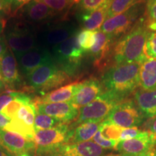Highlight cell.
I'll list each match as a JSON object with an SVG mask.
<instances>
[{
  "label": "cell",
  "mask_w": 156,
  "mask_h": 156,
  "mask_svg": "<svg viewBox=\"0 0 156 156\" xmlns=\"http://www.w3.org/2000/svg\"><path fill=\"white\" fill-rule=\"evenodd\" d=\"M56 15V12L39 0H32L21 9V15L26 22L34 24L49 21Z\"/></svg>",
  "instance_id": "e0dca14e"
},
{
  "label": "cell",
  "mask_w": 156,
  "mask_h": 156,
  "mask_svg": "<svg viewBox=\"0 0 156 156\" xmlns=\"http://www.w3.org/2000/svg\"><path fill=\"white\" fill-rule=\"evenodd\" d=\"M4 86H5V84H4L2 77L1 71H0V88H2Z\"/></svg>",
  "instance_id": "bcb514c9"
},
{
  "label": "cell",
  "mask_w": 156,
  "mask_h": 156,
  "mask_svg": "<svg viewBox=\"0 0 156 156\" xmlns=\"http://www.w3.org/2000/svg\"><path fill=\"white\" fill-rule=\"evenodd\" d=\"M145 119L134 100L126 99L116 105L105 120L120 127L131 128L142 125Z\"/></svg>",
  "instance_id": "52a82bcc"
},
{
  "label": "cell",
  "mask_w": 156,
  "mask_h": 156,
  "mask_svg": "<svg viewBox=\"0 0 156 156\" xmlns=\"http://www.w3.org/2000/svg\"><path fill=\"white\" fill-rule=\"evenodd\" d=\"M104 87L96 78H90L80 82L71 102L78 108L86 106L104 93Z\"/></svg>",
  "instance_id": "2e32d148"
},
{
  "label": "cell",
  "mask_w": 156,
  "mask_h": 156,
  "mask_svg": "<svg viewBox=\"0 0 156 156\" xmlns=\"http://www.w3.org/2000/svg\"><path fill=\"white\" fill-rule=\"evenodd\" d=\"M149 32L145 15L131 30L113 44L106 63L107 69L113 66L126 64H142L147 61L144 48Z\"/></svg>",
  "instance_id": "6da1fadb"
},
{
  "label": "cell",
  "mask_w": 156,
  "mask_h": 156,
  "mask_svg": "<svg viewBox=\"0 0 156 156\" xmlns=\"http://www.w3.org/2000/svg\"><path fill=\"white\" fill-rule=\"evenodd\" d=\"M80 82L67 84L58 88L45 93L42 97L38 98L35 103H51L69 102L73 98Z\"/></svg>",
  "instance_id": "ffe728a7"
},
{
  "label": "cell",
  "mask_w": 156,
  "mask_h": 156,
  "mask_svg": "<svg viewBox=\"0 0 156 156\" xmlns=\"http://www.w3.org/2000/svg\"><path fill=\"white\" fill-rule=\"evenodd\" d=\"M144 127L145 129L142 130L150 132L153 134L155 140H156V116L153 118L148 119L146 122H144Z\"/></svg>",
  "instance_id": "ab89813d"
},
{
  "label": "cell",
  "mask_w": 156,
  "mask_h": 156,
  "mask_svg": "<svg viewBox=\"0 0 156 156\" xmlns=\"http://www.w3.org/2000/svg\"><path fill=\"white\" fill-rule=\"evenodd\" d=\"M115 41L101 30L95 31V44L89 51L94 58V64L99 69L106 67L107 58Z\"/></svg>",
  "instance_id": "ac0fdd59"
},
{
  "label": "cell",
  "mask_w": 156,
  "mask_h": 156,
  "mask_svg": "<svg viewBox=\"0 0 156 156\" xmlns=\"http://www.w3.org/2000/svg\"><path fill=\"white\" fill-rule=\"evenodd\" d=\"M145 23L150 31H156V0H147L145 9Z\"/></svg>",
  "instance_id": "1f68e13d"
},
{
  "label": "cell",
  "mask_w": 156,
  "mask_h": 156,
  "mask_svg": "<svg viewBox=\"0 0 156 156\" xmlns=\"http://www.w3.org/2000/svg\"><path fill=\"white\" fill-rule=\"evenodd\" d=\"M31 98L28 95L20 92L17 96L10 101L8 104L1 111L2 114L7 117L9 120L14 119L17 113L21 108V107L25 104L31 102Z\"/></svg>",
  "instance_id": "d4e9b609"
},
{
  "label": "cell",
  "mask_w": 156,
  "mask_h": 156,
  "mask_svg": "<svg viewBox=\"0 0 156 156\" xmlns=\"http://www.w3.org/2000/svg\"><path fill=\"white\" fill-rule=\"evenodd\" d=\"M103 156H125V155H116V154H108V155H103Z\"/></svg>",
  "instance_id": "c3c4849f"
},
{
  "label": "cell",
  "mask_w": 156,
  "mask_h": 156,
  "mask_svg": "<svg viewBox=\"0 0 156 156\" xmlns=\"http://www.w3.org/2000/svg\"><path fill=\"white\" fill-rule=\"evenodd\" d=\"M101 123L84 122L70 128L67 143L76 144L90 141L98 130Z\"/></svg>",
  "instance_id": "603a6c76"
},
{
  "label": "cell",
  "mask_w": 156,
  "mask_h": 156,
  "mask_svg": "<svg viewBox=\"0 0 156 156\" xmlns=\"http://www.w3.org/2000/svg\"><path fill=\"white\" fill-rule=\"evenodd\" d=\"M142 129L137 127H131V128H124L121 134L120 140H126L133 139L136 136H139L142 132Z\"/></svg>",
  "instance_id": "74e56055"
},
{
  "label": "cell",
  "mask_w": 156,
  "mask_h": 156,
  "mask_svg": "<svg viewBox=\"0 0 156 156\" xmlns=\"http://www.w3.org/2000/svg\"><path fill=\"white\" fill-rule=\"evenodd\" d=\"M145 2L136 3L124 12L107 18L103 23L101 31L110 36L114 41L120 38L145 16Z\"/></svg>",
  "instance_id": "277c9868"
},
{
  "label": "cell",
  "mask_w": 156,
  "mask_h": 156,
  "mask_svg": "<svg viewBox=\"0 0 156 156\" xmlns=\"http://www.w3.org/2000/svg\"><path fill=\"white\" fill-rule=\"evenodd\" d=\"M5 40L15 56L38 46L37 34L34 29L21 21L13 22L9 25Z\"/></svg>",
  "instance_id": "5b68a950"
},
{
  "label": "cell",
  "mask_w": 156,
  "mask_h": 156,
  "mask_svg": "<svg viewBox=\"0 0 156 156\" xmlns=\"http://www.w3.org/2000/svg\"><path fill=\"white\" fill-rule=\"evenodd\" d=\"M62 72L54 60L42 64L26 76L28 85L34 90L43 94L51 81Z\"/></svg>",
  "instance_id": "7c38bea8"
},
{
  "label": "cell",
  "mask_w": 156,
  "mask_h": 156,
  "mask_svg": "<svg viewBox=\"0 0 156 156\" xmlns=\"http://www.w3.org/2000/svg\"><path fill=\"white\" fill-rule=\"evenodd\" d=\"M37 112L50 116L62 124H69L75 122L79 114V108L71 101L62 103H36Z\"/></svg>",
  "instance_id": "4fadbf2b"
},
{
  "label": "cell",
  "mask_w": 156,
  "mask_h": 156,
  "mask_svg": "<svg viewBox=\"0 0 156 156\" xmlns=\"http://www.w3.org/2000/svg\"><path fill=\"white\" fill-rule=\"evenodd\" d=\"M112 0H80L78 2L83 12H90Z\"/></svg>",
  "instance_id": "e575fe53"
},
{
  "label": "cell",
  "mask_w": 156,
  "mask_h": 156,
  "mask_svg": "<svg viewBox=\"0 0 156 156\" xmlns=\"http://www.w3.org/2000/svg\"><path fill=\"white\" fill-rule=\"evenodd\" d=\"M105 153L104 149L90 140L81 143H65L48 149L36 148L35 156H103Z\"/></svg>",
  "instance_id": "ba28073f"
},
{
  "label": "cell",
  "mask_w": 156,
  "mask_h": 156,
  "mask_svg": "<svg viewBox=\"0 0 156 156\" xmlns=\"http://www.w3.org/2000/svg\"><path fill=\"white\" fill-rule=\"evenodd\" d=\"M6 25V20L5 18H2V17H0V35L3 33L4 29L5 28Z\"/></svg>",
  "instance_id": "f6af8a7d"
},
{
  "label": "cell",
  "mask_w": 156,
  "mask_h": 156,
  "mask_svg": "<svg viewBox=\"0 0 156 156\" xmlns=\"http://www.w3.org/2000/svg\"><path fill=\"white\" fill-rule=\"evenodd\" d=\"M78 44L84 51H89L95 44V31L83 29L77 33Z\"/></svg>",
  "instance_id": "4dcf8cb0"
},
{
  "label": "cell",
  "mask_w": 156,
  "mask_h": 156,
  "mask_svg": "<svg viewBox=\"0 0 156 156\" xmlns=\"http://www.w3.org/2000/svg\"><path fill=\"white\" fill-rule=\"evenodd\" d=\"M155 138L148 131L143 130L133 139L120 140L115 151L125 156H145L153 148Z\"/></svg>",
  "instance_id": "9c48e42d"
},
{
  "label": "cell",
  "mask_w": 156,
  "mask_h": 156,
  "mask_svg": "<svg viewBox=\"0 0 156 156\" xmlns=\"http://www.w3.org/2000/svg\"><path fill=\"white\" fill-rule=\"evenodd\" d=\"M0 156H14L0 145Z\"/></svg>",
  "instance_id": "ee69618b"
},
{
  "label": "cell",
  "mask_w": 156,
  "mask_h": 156,
  "mask_svg": "<svg viewBox=\"0 0 156 156\" xmlns=\"http://www.w3.org/2000/svg\"><path fill=\"white\" fill-rule=\"evenodd\" d=\"M36 113V103L31 101L30 103L21 107L14 119L20 121L29 127L34 128V121Z\"/></svg>",
  "instance_id": "484cf974"
},
{
  "label": "cell",
  "mask_w": 156,
  "mask_h": 156,
  "mask_svg": "<svg viewBox=\"0 0 156 156\" xmlns=\"http://www.w3.org/2000/svg\"><path fill=\"white\" fill-rule=\"evenodd\" d=\"M80 2V0H75V2L76 3H78Z\"/></svg>",
  "instance_id": "681fc988"
},
{
  "label": "cell",
  "mask_w": 156,
  "mask_h": 156,
  "mask_svg": "<svg viewBox=\"0 0 156 156\" xmlns=\"http://www.w3.org/2000/svg\"><path fill=\"white\" fill-rule=\"evenodd\" d=\"M60 124L62 123H60L53 117L37 112L34 121L35 131L37 132L39 130L48 129L53 128Z\"/></svg>",
  "instance_id": "f546056e"
},
{
  "label": "cell",
  "mask_w": 156,
  "mask_h": 156,
  "mask_svg": "<svg viewBox=\"0 0 156 156\" xmlns=\"http://www.w3.org/2000/svg\"><path fill=\"white\" fill-rule=\"evenodd\" d=\"M126 99L114 93L105 90L95 100L79 109L77 118L70 128L75 127L84 122H103L116 105Z\"/></svg>",
  "instance_id": "3957f363"
},
{
  "label": "cell",
  "mask_w": 156,
  "mask_h": 156,
  "mask_svg": "<svg viewBox=\"0 0 156 156\" xmlns=\"http://www.w3.org/2000/svg\"><path fill=\"white\" fill-rule=\"evenodd\" d=\"M77 33L56 45L51 51L54 61L68 75L75 73L85 53L78 44Z\"/></svg>",
  "instance_id": "8992f818"
},
{
  "label": "cell",
  "mask_w": 156,
  "mask_h": 156,
  "mask_svg": "<svg viewBox=\"0 0 156 156\" xmlns=\"http://www.w3.org/2000/svg\"><path fill=\"white\" fill-rule=\"evenodd\" d=\"M20 92L14 90H7L3 94L0 95V112H1L8 103L17 96Z\"/></svg>",
  "instance_id": "8d00e7d4"
},
{
  "label": "cell",
  "mask_w": 156,
  "mask_h": 156,
  "mask_svg": "<svg viewBox=\"0 0 156 156\" xmlns=\"http://www.w3.org/2000/svg\"><path fill=\"white\" fill-rule=\"evenodd\" d=\"M134 101L145 119L156 116V90H136L134 93Z\"/></svg>",
  "instance_id": "44dd1931"
},
{
  "label": "cell",
  "mask_w": 156,
  "mask_h": 156,
  "mask_svg": "<svg viewBox=\"0 0 156 156\" xmlns=\"http://www.w3.org/2000/svg\"><path fill=\"white\" fill-rule=\"evenodd\" d=\"M76 32L77 30L75 27L68 23L48 25L37 35L38 44H41V47L46 48H53L73 36Z\"/></svg>",
  "instance_id": "8fae6325"
},
{
  "label": "cell",
  "mask_w": 156,
  "mask_h": 156,
  "mask_svg": "<svg viewBox=\"0 0 156 156\" xmlns=\"http://www.w3.org/2000/svg\"><path fill=\"white\" fill-rule=\"evenodd\" d=\"M31 154H34V153H23L22 155H19V156H35V155H32ZM35 155V154H34Z\"/></svg>",
  "instance_id": "7dc6e473"
},
{
  "label": "cell",
  "mask_w": 156,
  "mask_h": 156,
  "mask_svg": "<svg viewBox=\"0 0 156 156\" xmlns=\"http://www.w3.org/2000/svg\"><path fill=\"white\" fill-rule=\"evenodd\" d=\"M4 129L6 131L18 134L20 135L24 136L26 139L31 140V141H34V134L36 133L34 128L29 127L20 121L15 119L9 121L8 124L5 126Z\"/></svg>",
  "instance_id": "4316f807"
},
{
  "label": "cell",
  "mask_w": 156,
  "mask_h": 156,
  "mask_svg": "<svg viewBox=\"0 0 156 156\" xmlns=\"http://www.w3.org/2000/svg\"><path fill=\"white\" fill-rule=\"evenodd\" d=\"M93 141L97 144L98 145L100 146L103 149L108 150H115L116 145H118L119 140H107L106 138L103 137L101 135L99 129L95 133V134L93 136Z\"/></svg>",
  "instance_id": "d590c367"
},
{
  "label": "cell",
  "mask_w": 156,
  "mask_h": 156,
  "mask_svg": "<svg viewBox=\"0 0 156 156\" xmlns=\"http://www.w3.org/2000/svg\"><path fill=\"white\" fill-rule=\"evenodd\" d=\"M111 2L105 3L92 12L82 13L80 21L83 28L92 31H96L98 29H100L107 18V12Z\"/></svg>",
  "instance_id": "7402d4cb"
},
{
  "label": "cell",
  "mask_w": 156,
  "mask_h": 156,
  "mask_svg": "<svg viewBox=\"0 0 156 156\" xmlns=\"http://www.w3.org/2000/svg\"><path fill=\"white\" fill-rule=\"evenodd\" d=\"M69 129V124H60L53 128L36 132L34 142L36 148L48 149L67 143Z\"/></svg>",
  "instance_id": "30bf717a"
},
{
  "label": "cell",
  "mask_w": 156,
  "mask_h": 156,
  "mask_svg": "<svg viewBox=\"0 0 156 156\" xmlns=\"http://www.w3.org/2000/svg\"><path fill=\"white\" fill-rule=\"evenodd\" d=\"M32 0H9L10 2V15H15L20 9H21Z\"/></svg>",
  "instance_id": "f35d334b"
},
{
  "label": "cell",
  "mask_w": 156,
  "mask_h": 156,
  "mask_svg": "<svg viewBox=\"0 0 156 156\" xmlns=\"http://www.w3.org/2000/svg\"><path fill=\"white\" fill-rule=\"evenodd\" d=\"M124 128L112 124V123L104 120L100 124L99 126V131L103 137L107 140H119L121 134Z\"/></svg>",
  "instance_id": "f1b7e54d"
},
{
  "label": "cell",
  "mask_w": 156,
  "mask_h": 156,
  "mask_svg": "<svg viewBox=\"0 0 156 156\" xmlns=\"http://www.w3.org/2000/svg\"><path fill=\"white\" fill-rule=\"evenodd\" d=\"M140 87L145 90H156V59H147L141 64Z\"/></svg>",
  "instance_id": "cb8c5ba5"
},
{
  "label": "cell",
  "mask_w": 156,
  "mask_h": 156,
  "mask_svg": "<svg viewBox=\"0 0 156 156\" xmlns=\"http://www.w3.org/2000/svg\"><path fill=\"white\" fill-rule=\"evenodd\" d=\"M0 145L14 156L26 153L35 154L36 148L34 141L5 129H0Z\"/></svg>",
  "instance_id": "9a60e30c"
},
{
  "label": "cell",
  "mask_w": 156,
  "mask_h": 156,
  "mask_svg": "<svg viewBox=\"0 0 156 156\" xmlns=\"http://www.w3.org/2000/svg\"><path fill=\"white\" fill-rule=\"evenodd\" d=\"M7 51V42L3 37H0V58L4 56Z\"/></svg>",
  "instance_id": "b9f144b4"
},
{
  "label": "cell",
  "mask_w": 156,
  "mask_h": 156,
  "mask_svg": "<svg viewBox=\"0 0 156 156\" xmlns=\"http://www.w3.org/2000/svg\"><path fill=\"white\" fill-rule=\"evenodd\" d=\"M144 53L147 59H156V31H150L148 34Z\"/></svg>",
  "instance_id": "836d02e7"
},
{
  "label": "cell",
  "mask_w": 156,
  "mask_h": 156,
  "mask_svg": "<svg viewBox=\"0 0 156 156\" xmlns=\"http://www.w3.org/2000/svg\"><path fill=\"white\" fill-rule=\"evenodd\" d=\"M140 63L110 67L105 70L101 82L106 91L126 99L140 86Z\"/></svg>",
  "instance_id": "7a4b0ae2"
},
{
  "label": "cell",
  "mask_w": 156,
  "mask_h": 156,
  "mask_svg": "<svg viewBox=\"0 0 156 156\" xmlns=\"http://www.w3.org/2000/svg\"><path fill=\"white\" fill-rule=\"evenodd\" d=\"M9 121L10 120L8 119L5 115H3L0 112V129H4L5 126L8 124Z\"/></svg>",
  "instance_id": "7bdbcfd3"
},
{
  "label": "cell",
  "mask_w": 156,
  "mask_h": 156,
  "mask_svg": "<svg viewBox=\"0 0 156 156\" xmlns=\"http://www.w3.org/2000/svg\"><path fill=\"white\" fill-rule=\"evenodd\" d=\"M0 71L5 86L7 88H15L21 83L17 62L11 51L7 50L0 58Z\"/></svg>",
  "instance_id": "d6986e66"
},
{
  "label": "cell",
  "mask_w": 156,
  "mask_h": 156,
  "mask_svg": "<svg viewBox=\"0 0 156 156\" xmlns=\"http://www.w3.org/2000/svg\"><path fill=\"white\" fill-rule=\"evenodd\" d=\"M56 13L64 12L76 3L75 0H39Z\"/></svg>",
  "instance_id": "d6a6232c"
},
{
  "label": "cell",
  "mask_w": 156,
  "mask_h": 156,
  "mask_svg": "<svg viewBox=\"0 0 156 156\" xmlns=\"http://www.w3.org/2000/svg\"><path fill=\"white\" fill-rule=\"evenodd\" d=\"M16 58L19 69L25 76L28 75L42 64L54 59L51 51L40 46L16 56Z\"/></svg>",
  "instance_id": "5bb4252c"
},
{
  "label": "cell",
  "mask_w": 156,
  "mask_h": 156,
  "mask_svg": "<svg viewBox=\"0 0 156 156\" xmlns=\"http://www.w3.org/2000/svg\"><path fill=\"white\" fill-rule=\"evenodd\" d=\"M147 0H112L107 12V18H110L124 12L138 2ZM106 18V19H107Z\"/></svg>",
  "instance_id": "83f0119b"
},
{
  "label": "cell",
  "mask_w": 156,
  "mask_h": 156,
  "mask_svg": "<svg viewBox=\"0 0 156 156\" xmlns=\"http://www.w3.org/2000/svg\"><path fill=\"white\" fill-rule=\"evenodd\" d=\"M10 15L9 0H0V17L5 18Z\"/></svg>",
  "instance_id": "60d3db41"
}]
</instances>
